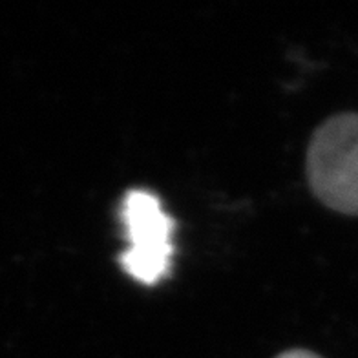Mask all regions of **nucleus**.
<instances>
[{"mask_svg":"<svg viewBox=\"0 0 358 358\" xmlns=\"http://www.w3.org/2000/svg\"><path fill=\"white\" fill-rule=\"evenodd\" d=\"M307 178L325 207L358 216V113H340L316 128L307 148Z\"/></svg>","mask_w":358,"mask_h":358,"instance_id":"f257e3e1","label":"nucleus"},{"mask_svg":"<svg viewBox=\"0 0 358 358\" xmlns=\"http://www.w3.org/2000/svg\"><path fill=\"white\" fill-rule=\"evenodd\" d=\"M121 217L130 245L119 256V264L136 282L154 285L170 268L174 220L165 213L156 194L143 189L124 196Z\"/></svg>","mask_w":358,"mask_h":358,"instance_id":"f03ea898","label":"nucleus"},{"mask_svg":"<svg viewBox=\"0 0 358 358\" xmlns=\"http://www.w3.org/2000/svg\"><path fill=\"white\" fill-rule=\"evenodd\" d=\"M276 358H320V357L313 353V351H307V349H291V351H285V353H282Z\"/></svg>","mask_w":358,"mask_h":358,"instance_id":"7ed1b4c3","label":"nucleus"}]
</instances>
